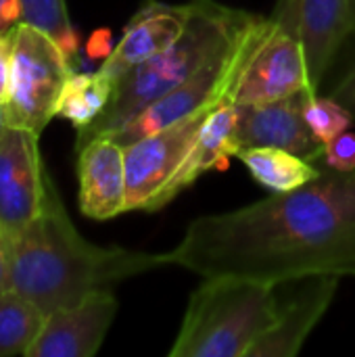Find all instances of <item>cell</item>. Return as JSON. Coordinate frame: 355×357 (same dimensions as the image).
<instances>
[{"label": "cell", "instance_id": "cell-1", "mask_svg": "<svg viewBox=\"0 0 355 357\" xmlns=\"http://www.w3.org/2000/svg\"><path fill=\"white\" fill-rule=\"evenodd\" d=\"M172 266L203 278L239 276L282 284L308 276L355 278V169L322 167L295 190L195 220Z\"/></svg>", "mask_w": 355, "mask_h": 357}, {"label": "cell", "instance_id": "cell-2", "mask_svg": "<svg viewBox=\"0 0 355 357\" xmlns=\"http://www.w3.org/2000/svg\"><path fill=\"white\" fill-rule=\"evenodd\" d=\"M10 289L46 316L126 278L172 266L167 253H140L88 243L71 224L50 182L44 211L6 245Z\"/></svg>", "mask_w": 355, "mask_h": 357}, {"label": "cell", "instance_id": "cell-3", "mask_svg": "<svg viewBox=\"0 0 355 357\" xmlns=\"http://www.w3.org/2000/svg\"><path fill=\"white\" fill-rule=\"evenodd\" d=\"M188 4L190 13L182 36L169 48L119 77L105 113L77 132L75 151L98 136L115 134L151 102L186 82L220 48L230 44L253 15L216 0H192Z\"/></svg>", "mask_w": 355, "mask_h": 357}, {"label": "cell", "instance_id": "cell-4", "mask_svg": "<svg viewBox=\"0 0 355 357\" xmlns=\"http://www.w3.org/2000/svg\"><path fill=\"white\" fill-rule=\"evenodd\" d=\"M274 284L207 276L188 299L169 357H251L255 345L276 324Z\"/></svg>", "mask_w": 355, "mask_h": 357}, {"label": "cell", "instance_id": "cell-5", "mask_svg": "<svg viewBox=\"0 0 355 357\" xmlns=\"http://www.w3.org/2000/svg\"><path fill=\"white\" fill-rule=\"evenodd\" d=\"M274 29L270 17L251 15L249 21L241 27L230 44L220 48L199 71H195L178 88L151 102L138 115H134L123 128H119L113 138L121 146L140 140L149 134H155L192 113L205 109H218L226 102H234L236 88L262 48L268 36Z\"/></svg>", "mask_w": 355, "mask_h": 357}, {"label": "cell", "instance_id": "cell-6", "mask_svg": "<svg viewBox=\"0 0 355 357\" xmlns=\"http://www.w3.org/2000/svg\"><path fill=\"white\" fill-rule=\"evenodd\" d=\"M73 73L71 61L42 29L19 21L13 27L10 88L2 123L40 134L54 117L61 90Z\"/></svg>", "mask_w": 355, "mask_h": 357}, {"label": "cell", "instance_id": "cell-7", "mask_svg": "<svg viewBox=\"0 0 355 357\" xmlns=\"http://www.w3.org/2000/svg\"><path fill=\"white\" fill-rule=\"evenodd\" d=\"M216 109L192 113L155 134L123 146L126 211H159L172 201V184L182 172L201 126Z\"/></svg>", "mask_w": 355, "mask_h": 357}, {"label": "cell", "instance_id": "cell-8", "mask_svg": "<svg viewBox=\"0 0 355 357\" xmlns=\"http://www.w3.org/2000/svg\"><path fill=\"white\" fill-rule=\"evenodd\" d=\"M40 134L0 126V241L6 245L44 211L50 178L44 169Z\"/></svg>", "mask_w": 355, "mask_h": 357}, {"label": "cell", "instance_id": "cell-9", "mask_svg": "<svg viewBox=\"0 0 355 357\" xmlns=\"http://www.w3.org/2000/svg\"><path fill=\"white\" fill-rule=\"evenodd\" d=\"M270 19L303 44L312 86L320 92L355 42V0H276Z\"/></svg>", "mask_w": 355, "mask_h": 357}, {"label": "cell", "instance_id": "cell-10", "mask_svg": "<svg viewBox=\"0 0 355 357\" xmlns=\"http://www.w3.org/2000/svg\"><path fill=\"white\" fill-rule=\"evenodd\" d=\"M297 92L320 94L312 86L303 44L274 23L272 33L249 63L234 102L241 107L266 105Z\"/></svg>", "mask_w": 355, "mask_h": 357}, {"label": "cell", "instance_id": "cell-11", "mask_svg": "<svg viewBox=\"0 0 355 357\" xmlns=\"http://www.w3.org/2000/svg\"><path fill=\"white\" fill-rule=\"evenodd\" d=\"M117 307L115 295L100 289L75 305L54 310L25 357H92L98 354Z\"/></svg>", "mask_w": 355, "mask_h": 357}, {"label": "cell", "instance_id": "cell-12", "mask_svg": "<svg viewBox=\"0 0 355 357\" xmlns=\"http://www.w3.org/2000/svg\"><path fill=\"white\" fill-rule=\"evenodd\" d=\"M291 291L280 293L278 287V316L276 324L255 345L251 357H295L310 333L318 326L331 307L339 278L337 276H308L289 280Z\"/></svg>", "mask_w": 355, "mask_h": 357}, {"label": "cell", "instance_id": "cell-13", "mask_svg": "<svg viewBox=\"0 0 355 357\" xmlns=\"http://www.w3.org/2000/svg\"><path fill=\"white\" fill-rule=\"evenodd\" d=\"M310 92H297L287 98L241 107L239 117V144L241 151L249 146H278L291 151L312 163L322 159L324 144L312 134L303 105Z\"/></svg>", "mask_w": 355, "mask_h": 357}, {"label": "cell", "instance_id": "cell-14", "mask_svg": "<svg viewBox=\"0 0 355 357\" xmlns=\"http://www.w3.org/2000/svg\"><path fill=\"white\" fill-rule=\"evenodd\" d=\"M190 4H167L146 0L123 27L113 52L98 67L115 84L136 65L169 48L184 31Z\"/></svg>", "mask_w": 355, "mask_h": 357}, {"label": "cell", "instance_id": "cell-15", "mask_svg": "<svg viewBox=\"0 0 355 357\" xmlns=\"http://www.w3.org/2000/svg\"><path fill=\"white\" fill-rule=\"evenodd\" d=\"M80 209L90 220H111L126 211L123 146L98 136L77 149Z\"/></svg>", "mask_w": 355, "mask_h": 357}, {"label": "cell", "instance_id": "cell-16", "mask_svg": "<svg viewBox=\"0 0 355 357\" xmlns=\"http://www.w3.org/2000/svg\"><path fill=\"white\" fill-rule=\"evenodd\" d=\"M239 117L241 109L236 102H226L207 115L182 172L172 184V201L192 186L203 174L211 169H226L228 161L239 157Z\"/></svg>", "mask_w": 355, "mask_h": 357}, {"label": "cell", "instance_id": "cell-17", "mask_svg": "<svg viewBox=\"0 0 355 357\" xmlns=\"http://www.w3.org/2000/svg\"><path fill=\"white\" fill-rule=\"evenodd\" d=\"M239 159L249 169L251 178L270 192H289L316 180L322 167L312 161L278 149V146H249L239 153Z\"/></svg>", "mask_w": 355, "mask_h": 357}, {"label": "cell", "instance_id": "cell-18", "mask_svg": "<svg viewBox=\"0 0 355 357\" xmlns=\"http://www.w3.org/2000/svg\"><path fill=\"white\" fill-rule=\"evenodd\" d=\"M115 90V82L100 69L94 73H71L54 107L56 117H65L80 132L98 119Z\"/></svg>", "mask_w": 355, "mask_h": 357}, {"label": "cell", "instance_id": "cell-19", "mask_svg": "<svg viewBox=\"0 0 355 357\" xmlns=\"http://www.w3.org/2000/svg\"><path fill=\"white\" fill-rule=\"evenodd\" d=\"M46 314L27 297L8 289L0 295V357L25 356L36 343Z\"/></svg>", "mask_w": 355, "mask_h": 357}, {"label": "cell", "instance_id": "cell-20", "mask_svg": "<svg viewBox=\"0 0 355 357\" xmlns=\"http://www.w3.org/2000/svg\"><path fill=\"white\" fill-rule=\"evenodd\" d=\"M23 21L46 31L69 61L80 50V36L71 25L65 0H21Z\"/></svg>", "mask_w": 355, "mask_h": 357}, {"label": "cell", "instance_id": "cell-21", "mask_svg": "<svg viewBox=\"0 0 355 357\" xmlns=\"http://www.w3.org/2000/svg\"><path fill=\"white\" fill-rule=\"evenodd\" d=\"M303 117L312 130V134L322 142H331L333 138H337L339 134L347 132L354 126L355 117L335 98L320 96H308L305 105H303Z\"/></svg>", "mask_w": 355, "mask_h": 357}, {"label": "cell", "instance_id": "cell-22", "mask_svg": "<svg viewBox=\"0 0 355 357\" xmlns=\"http://www.w3.org/2000/svg\"><path fill=\"white\" fill-rule=\"evenodd\" d=\"M324 84H328V96L355 117V42L341 54Z\"/></svg>", "mask_w": 355, "mask_h": 357}, {"label": "cell", "instance_id": "cell-23", "mask_svg": "<svg viewBox=\"0 0 355 357\" xmlns=\"http://www.w3.org/2000/svg\"><path fill=\"white\" fill-rule=\"evenodd\" d=\"M328 169L352 172L355 169V132H343L324 144L322 159Z\"/></svg>", "mask_w": 355, "mask_h": 357}, {"label": "cell", "instance_id": "cell-24", "mask_svg": "<svg viewBox=\"0 0 355 357\" xmlns=\"http://www.w3.org/2000/svg\"><path fill=\"white\" fill-rule=\"evenodd\" d=\"M10 52H13V29L0 33V107L8 100L10 88Z\"/></svg>", "mask_w": 355, "mask_h": 357}, {"label": "cell", "instance_id": "cell-25", "mask_svg": "<svg viewBox=\"0 0 355 357\" xmlns=\"http://www.w3.org/2000/svg\"><path fill=\"white\" fill-rule=\"evenodd\" d=\"M113 36H111V31L109 29H96V31H92V36L88 38V42H86V54L90 56V59H107L111 52H113Z\"/></svg>", "mask_w": 355, "mask_h": 357}, {"label": "cell", "instance_id": "cell-26", "mask_svg": "<svg viewBox=\"0 0 355 357\" xmlns=\"http://www.w3.org/2000/svg\"><path fill=\"white\" fill-rule=\"evenodd\" d=\"M19 21H23L21 0H4L0 4V33L10 31Z\"/></svg>", "mask_w": 355, "mask_h": 357}, {"label": "cell", "instance_id": "cell-27", "mask_svg": "<svg viewBox=\"0 0 355 357\" xmlns=\"http://www.w3.org/2000/svg\"><path fill=\"white\" fill-rule=\"evenodd\" d=\"M10 289V270H8V257L4 251V245L0 241V295Z\"/></svg>", "mask_w": 355, "mask_h": 357}, {"label": "cell", "instance_id": "cell-28", "mask_svg": "<svg viewBox=\"0 0 355 357\" xmlns=\"http://www.w3.org/2000/svg\"><path fill=\"white\" fill-rule=\"evenodd\" d=\"M0 126H2V107H0Z\"/></svg>", "mask_w": 355, "mask_h": 357}, {"label": "cell", "instance_id": "cell-29", "mask_svg": "<svg viewBox=\"0 0 355 357\" xmlns=\"http://www.w3.org/2000/svg\"><path fill=\"white\" fill-rule=\"evenodd\" d=\"M2 2H4V0H0V4H2Z\"/></svg>", "mask_w": 355, "mask_h": 357}]
</instances>
